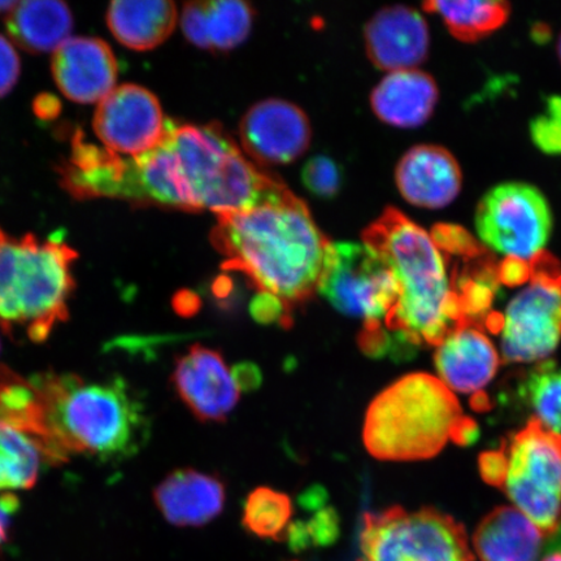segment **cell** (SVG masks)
Wrapping results in <instances>:
<instances>
[{
  "label": "cell",
  "mask_w": 561,
  "mask_h": 561,
  "mask_svg": "<svg viewBox=\"0 0 561 561\" xmlns=\"http://www.w3.org/2000/svg\"><path fill=\"white\" fill-rule=\"evenodd\" d=\"M396 181L399 193L411 205L439 209L458 198L462 173L450 151L436 145H420L399 161Z\"/></svg>",
  "instance_id": "obj_18"
},
{
  "label": "cell",
  "mask_w": 561,
  "mask_h": 561,
  "mask_svg": "<svg viewBox=\"0 0 561 561\" xmlns=\"http://www.w3.org/2000/svg\"><path fill=\"white\" fill-rule=\"evenodd\" d=\"M293 504L289 496L279 491L259 488L244 503L243 526L252 535L284 541L290 528Z\"/></svg>",
  "instance_id": "obj_27"
},
{
  "label": "cell",
  "mask_w": 561,
  "mask_h": 561,
  "mask_svg": "<svg viewBox=\"0 0 561 561\" xmlns=\"http://www.w3.org/2000/svg\"><path fill=\"white\" fill-rule=\"evenodd\" d=\"M210 241L229 268L245 273L286 311L318 291L331 244L289 188L262 205L217 215Z\"/></svg>",
  "instance_id": "obj_1"
},
{
  "label": "cell",
  "mask_w": 561,
  "mask_h": 561,
  "mask_svg": "<svg viewBox=\"0 0 561 561\" xmlns=\"http://www.w3.org/2000/svg\"><path fill=\"white\" fill-rule=\"evenodd\" d=\"M480 240L497 254L517 263H533L552 229V214L546 196L525 182H504L482 196L476 210Z\"/></svg>",
  "instance_id": "obj_10"
},
{
  "label": "cell",
  "mask_w": 561,
  "mask_h": 561,
  "mask_svg": "<svg viewBox=\"0 0 561 561\" xmlns=\"http://www.w3.org/2000/svg\"><path fill=\"white\" fill-rule=\"evenodd\" d=\"M304 525L308 541H310L311 545H332L336 537H339V517H336L332 510L320 512V514L313 517L310 524Z\"/></svg>",
  "instance_id": "obj_32"
},
{
  "label": "cell",
  "mask_w": 561,
  "mask_h": 561,
  "mask_svg": "<svg viewBox=\"0 0 561 561\" xmlns=\"http://www.w3.org/2000/svg\"><path fill=\"white\" fill-rule=\"evenodd\" d=\"M20 508L19 497L5 493L0 495V545L9 541L11 518Z\"/></svg>",
  "instance_id": "obj_33"
},
{
  "label": "cell",
  "mask_w": 561,
  "mask_h": 561,
  "mask_svg": "<svg viewBox=\"0 0 561 561\" xmlns=\"http://www.w3.org/2000/svg\"><path fill=\"white\" fill-rule=\"evenodd\" d=\"M178 394L202 421L227 420L241 398V388L219 351L194 345L179 357L172 377Z\"/></svg>",
  "instance_id": "obj_13"
},
{
  "label": "cell",
  "mask_w": 561,
  "mask_h": 561,
  "mask_svg": "<svg viewBox=\"0 0 561 561\" xmlns=\"http://www.w3.org/2000/svg\"><path fill=\"white\" fill-rule=\"evenodd\" d=\"M44 458V450L30 434L0 421V490L33 488Z\"/></svg>",
  "instance_id": "obj_26"
},
{
  "label": "cell",
  "mask_w": 561,
  "mask_h": 561,
  "mask_svg": "<svg viewBox=\"0 0 561 561\" xmlns=\"http://www.w3.org/2000/svg\"><path fill=\"white\" fill-rule=\"evenodd\" d=\"M77 257L61 240L18 238L0 228V328L5 334L41 343L68 319Z\"/></svg>",
  "instance_id": "obj_5"
},
{
  "label": "cell",
  "mask_w": 561,
  "mask_h": 561,
  "mask_svg": "<svg viewBox=\"0 0 561 561\" xmlns=\"http://www.w3.org/2000/svg\"><path fill=\"white\" fill-rule=\"evenodd\" d=\"M226 497L220 479L192 468L174 471L153 491V500L168 522L194 528L215 520L224 510Z\"/></svg>",
  "instance_id": "obj_19"
},
{
  "label": "cell",
  "mask_w": 561,
  "mask_h": 561,
  "mask_svg": "<svg viewBox=\"0 0 561 561\" xmlns=\"http://www.w3.org/2000/svg\"><path fill=\"white\" fill-rule=\"evenodd\" d=\"M438 98L436 81L416 68L386 76L371 93L370 104L383 123L397 128H417L430 121Z\"/></svg>",
  "instance_id": "obj_20"
},
{
  "label": "cell",
  "mask_w": 561,
  "mask_h": 561,
  "mask_svg": "<svg viewBox=\"0 0 561 561\" xmlns=\"http://www.w3.org/2000/svg\"><path fill=\"white\" fill-rule=\"evenodd\" d=\"M438 378L453 392H479L496 375L500 354L479 322L465 321L454 328L436 351Z\"/></svg>",
  "instance_id": "obj_17"
},
{
  "label": "cell",
  "mask_w": 561,
  "mask_h": 561,
  "mask_svg": "<svg viewBox=\"0 0 561 561\" xmlns=\"http://www.w3.org/2000/svg\"><path fill=\"white\" fill-rule=\"evenodd\" d=\"M364 37L370 61L389 73L416 69L430 53L431 34L425 19L405 5L377 12Z\"/></svg>",
  "instance_id": "obj_16"
},
{
  "label": "cell",
  "mask_w": 561,
  "mask_h": 561,
  "mask_svg": "<svg viewBox=\"0 0 561 561\" xmlns=\"http://www.w3.org/2000/svg\"><path fill=\"white\" fill-rule=\"evenodd\" d=\"M477 434L454 392L438 377L417 371L399 378L371 401L363 440L378 460L417 461L434 458L450 440L472 444Z\"/></svg>",
  "instance_id": "obj_4"
},
{
  "label": "cell",
  "mask_w": 561,
  "mask_h": 561,
  "mask_svg": "<svg viewBox=\"0 0 561 561\" xmlns=\"http://www.w3.org/2000/svg\"><path fill=\"white\" fill-rule=\"evenodd\" d=\"M363 241L394 272L399 300L391 335L397 347L438 346L467 321L461 294L448 277L444 249L396 208H386L364 230Z\"/></svg>",
  "instance_id": "obj_3"
},
{
  "label": "cell",
  "mask_w": 561,
  "mask_h": 561,
  "mask_svg": "<svg viewBox=\"0 0 561 561\" xmlns=\"http://www.w3.org/2000/svg\"><path fill=\"white\" fill-rule=\"evenodd\" d=\"M318 291L335 310L363 321L360 345L367 354H386L396 346L391 322L399 300L398 280L369 245L331 242Z\"/></svg>",
  "instance_id": "obj_7"
},
{
  "label": "cell",
  "mask_w": 561,
  "mask_h": 561,
  "mask_svg": "<svg viewBox=\"0 0 561 561\" xmlns=\"http://www.w3.org/2000/svg\"><path fill=\"white\" fill-rule=\"evenodd\" d=\"M105 19L112 35L123 46L147 51L170 37L178 24V10L165 0H116Z\"/></svg>",
  "instance_id": "obj_23"
},
{
  "label": "cell",
  "mask_w": 561,
  "mask_h": 561,
  "mask_svg": "<svg viewBox=\"0 0 561 561\" xmlns=\"http://www.w3.org/2000/svg\"><path fill=\"white\" fill-rule=\"evenodd\" d=\"M252 19L251 5L241 0H208L185 4L181 27L195 46L227 51L248 38Z\"/></svg>",
  "instance_id": "obj_22"
},
{
  "label": "cell",
  "mask_w": 561,
  "mask_h": 561,
  "mask_svg": "<svg viewBox=\"0 0 561 561\" xmlns=\"http://www.w3.org/2000/svg\"><path fill=\"white\" fill-rule=\"evenodd\" d=\"M167 139L178 172L181 209L238 213L287 188L252 164L220 126L171 122Z\"/></svg>",
  "instance_id": "obj_6"
},
{
  "label": "cell",
  "mask_w": 561,
  "mask_h": 561,
  "mask_svg": "<svg viewBox=\"0 0 561 561\" xmlns=\"http://www.w3.org/2000/svg\"><path fill=\"white\" fill-rule=\"evenodd\" d=\"M170 124L158 98L133 83L115 88L98 103L93 122L105 149L130 158L156 149Z\"/></svg>",
  "instance_id": "obj_12"
},
{
  "label": "cell",
  "mask_w": 561,
  "mask_h": 561,
  "mask_svg": "<svg viewBox=\"0 0 561 561\" xmlns=\"http://www.w3.org/2000/svg\"><path fill=\"white\" fill-rule=\"evenodd\" d=\"M245 152L263 164H289L311 142V126L296 104L266 100L251 107L240 126Z\"/></svg>",
  "instance_id": "obj_14"
},
{
  "label": "cell",
  "mask_w": 561,
  "mask_h": 561,
  "mask_svg": "<svg viewBox=\"0 0 561 561\" xmlns=\"http://www.w3.org/2000/svg\"><path fill=\"white\" fill-rule=\"evenodd\" d=\"M51 69L56 87L76 103H100L116 88L117 61L100 38L67 39L54 53Z\"/></svg>",
  "instance_id": "obj_15"
},
{
  "label": "cell",
  "mask_w": 561,
  "mask_h": 561,
  "mask_svg": "<svg viewBox=\"0 0 561 561\" xmlns=\"http://www.w3.org/2000/svg\"><path fill=\"white\" fill-rule=\"evenodd\" d=\"M19 2H9V0H0V13H9L15 9Z\"/></svg>",
  "instance_id": "obj_35"
},
{
  "label": "cell",
  "mask_w": 561,
  "mask_h": 561,
  "mask_svg": "<svg viewBox=\"0 0 561 561\" xmlns=\"http://www.w3.org/2000/svg\"><path fill=\"white\" fill-rule=\"evenodd\" d=\"M500 485L545 536L561 522V436L531 417L501 450Z\"/></svg>",
  "instance_id": "obj_9"
},
{
  "label": "cell",
  "mask_w": 561,
  "mask_h": 561,
  "mask_svg": "<svg viewBox=\"0 0 561 561\" xmlns=\"http://www.w3.org/2000/svg\"><path fill=\"white\" fill-rule=\"evenodd\" d=\"M30 381L38 398L51 461L75 453L117 465L145 446L150 421L123 377L91 381L50 371Z\"/></svg>",
  "instance_id": "obj_2"
},
{
  "label": "cell",
  "mask_w": 561,
  "mask_h": 561,
  "mask_svg": "<svg viewBox=\"0 0 561 561\" xmlns=\"http://www.w3.org/2000/svg\"><path fill=\"white\" fill-rule=\"evenodd\" d=\"M557 51H558V56H559V59H560V62H561V33H560V37L558 39Z\"/></svg>",
  "instance_id": "obj_37"
},
{
  "label": "cell",
  "mask_w": 561,
  "mask_h": 561,
  "mask_svg": "<svg viewBox=\"0 0 561 561\" xmlns=\"http://www.w3.org/2000/svg\"><path fill=\"white\" fill-rule=\"evenodd\" d=\"M425 11L438 13L456 39L474 42L486 37L506 23L510 4L503 0L486 2H427Z\"/></svg>",
  "instance_id": "obj_25"
},
{
  "label": "cell",
  "mask_w": 561,
  "mask_h": 561,
  "mask_svg": "<svg viewBox=\"0 0 561 561\" xmlns=\"http://www.w3.org/2000/svg\"><path fill=\"white\" fill-rule=\"evenodd\" d=\"M21 62L15 46L0 34V98L10 94L16 87Z\"/></svg>",
  "instance_id": "obj_31"
},
{
  "label": "cell",
  "mask_w": 561,
  "mask_h": 561,
  "mask_svg": "<svg viewBox=\"0 0 561 561\" xmlns=\"http://www.w3.org/2000/svg\"><path fill=\"white\" fill-rule=\"evenodd\" d=\"M301 179L308 191L319 198H333L341 187L339 167L327 157H316L308 161Z\"/></svg>",
  "instance_id": "obj_29"
},
{
  "label": "cell",
  "mask_w": 561,
  "mask_h": 561,
  "mask_svg": "<svg viewBox=\"0 0 561 561\" xmlns=\"http://www.w3.org/2000/svg\"><path fill=\"white\" fill-rule=\"evenodd\" d=\"M0 347H2V346H0Z\"/></svg>",
  "instance_id": "obj_38"
},
{
  "label": "cell",
  "mask_w": 561,
  "mask_h": 561,
  "mask_svg": "<svg viewBox=\"0 0 561 561\" xmlns=\"http://www.w3.org/2000/svg\"><path fill=\"white\" fill-rule=\"evenodd\" d=\"M543 537L523 512L500 507L477 526L473 549L481 561H538Z\"/></svg>",
  "instance_id": "obj_21"
},
{
  "label": "cell",
  "mask_w": 561,
  "mask_h": 561,
  "mask_svg": "<svg viewBox=\"0 0 561 561\" xmlns=\"http://www.w3.org/2000/svg\"><path fill=\"white\" fill-rule=\"evenodd\" d=\"M523 396L545 430L561 436V368L553 362L538 364L523 383Z\"/></svg>",
  "instance_id": "obj_28"
},
{
  "label": "cell",
  "mask_w": 561,
  "mask_h": 561,
  "mask_svg": "<svg viewBox=\"0 0 561 561\" xmlns=\"http://www.w3.org/2000/svg\"><path fill=\"white\" fill-rule=\"evenodd\" d=\"M5 25L11 39L26 53H55L70 38L73 16L66 3L27 0L7 15Z\"/></svg>",
  "instance_id": "obj_24"
},
{
  "label": "cell",
  "mask_w": 561,
  "mask_h": 561,
  "mask_svg": "<svg viewBox=\"0 0 561 561\" xmlns=\"http://www.w3.org/2000/svg\"><path fill=\"white\" fill-rule=\"evenodd\" d=\"M541 561H561V552L550 553L549 557H546Z\"/></svg>",
  "instance_id": "obj_36"
},
{
  "label": "cell",
  "mask_w": 561,
  "mask_h": 561,
  "mask_svg": "<svg viewBox=\"0 0 561 561\" xmlns=\"http://www.w3.org/2000/svg\"><path fill=\"white\" fill-rule=\"evenodd\" d=\"M60 108L59 101L50 95H41L34 102L35 114L45 118V121H50V118L58 116Z\"/></svg>",
  "instance_id": "obj_34"
},
{
  "label": "cell",
  "mask_w": 561,
  "mask_h": 561,
  "mask_svg": "<svg viewBox=\"0 0 561 561\" xmlns=\"http://www.w3.org/2000/svg\"><path fill=\"white\" fill-rule=\"evenodd\" d=\"M529 283L500 316L502 353L510 363L543 362L561 342V271L539 255Z\"/></svg>",
  "instance_id": "obj_11"
},
{
  "label": "cell",
  "mask_w": 561,
  "mask_h": 561,
  "mask_svg": "<svg viewBox=\"0 0 561 561\" xmlns=\"http://www.w3.org/2000/svg\"><path fill=\"white\" fill-rule=\"evenodd\" d=\"M357 561H474L462 525L437 510L367 512Z\"/></svg>",
  "instance_id": "obj_8"
},
{
  "label": "cell",
  "mask_w": 561,
  "mask_h": 561,
  "mask_svg": "<svg viewBox=\"0 0 561 561\" xmlns=\"http://www.w3.org/2000/svg\"><path fill=\"white\" fill-rule=\"evenodd\" d=\"M533 137L543 150L561 152V100L553 102L547 116L533 125Z\"/></svg>",
  "instance_id": "obj_30"
}]
</instances>
